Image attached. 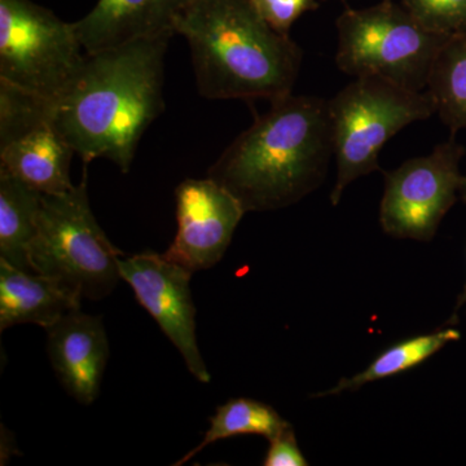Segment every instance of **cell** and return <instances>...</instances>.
<instances>
[{
    "mask_svg": "<svg viewBox=\"0 0 466 466\" xmlns=\"http://www.w3.org/2000/svg\"><path fill=\"white\" fill-rule=\"evenodd\" d=\"M426 87L441 121L452 130L466 128V33L451 35L441 46Z\"/></svg>",
    "mask_w": 466,
    "mask_h": 466,
    "instance_id": "17",
    "label": "cell"
},
{
    "mask_svg": "<svg viewBox=\"0 0 466 466\" xmlns=\"http://www.w3.org/2000/svg\"><path fill=\"white\" fill-rule=\"evenodd\" d=\"M337 177L330 202L336 207L350 184L381 170L379 155L406 126L437 112L429 91H413L379 76H359L328 100Z\"/></svg>",
    "mask_w": 466,
    "mask_h": 466,
    "instance_id": "5",
    "label": "cell"
},
{
    "mask_svg": "<svg viewBox=\"0 0 466 466\" xmlns=\"http://www.w3.org/2000/svg\"><path fill=\"white\" fill-rule=\"evenodd\" d=\"M191 0H99L73 24L87 55L142 39L175 34V21Z\"/></svg>",
    "mask_w": 466,
    "mask_h": 466,
    "instance_id": "12",
    "label": "cell"
},
{
    "mask_svg": "<svg viewBox=\"0 0 466 466\" xmlns=\"http://www.w3.org/2000/svg\"><path fill=\"white\" fill-rule=\"evenodd\" d=\"M290 424L276 412V410L262 401L238 398L217 408L216 415L210 419V428L198 446L189 451L175 466L186 464L208 444L236 437V435L257 434L272 441L283 433Z\"/></svg>",
    "mask_w": 466,
    "mask_h": 466,
    "instance_id": "18",
    "label": "cell"
},
{
    "mask_svg": "<svg viewBox=\"0 0 466 466\" xmlns=\"http://www.w3.org/2000/svg\"><path fill=\"white\" fill-rule=\"evenodd\" d=\"M465 305H466V283H465L464 290H462V293L460 294L459 302H458V306H456V309H460V308H461V306H465Z\"/></svg>",
    "mask_w": 466,
    "mask_h": 466,
    "instance_id": "23",
    "label": "cell"
},
{
    "mask_svg": "<svg viewBox=\"0 0 466 466\" xmlns=\"http://www.w3.org/2000/svg\"><path fill=\"white\" fill-rule=\"evenodd\" d=\"M337 34L336 64L345 75L379 76L413 91L428 86L435 57L451 36L426 29L390 0L345 9Z\"/></svg>",
    "mask_w": 466,
    "mask_h": 466,
    "instance_id": "6",
    "label": "cell"
},
{
    "mask_svg": "<svg viewBox=\"0 0 466 466\" xmlns=\"http://www.w3.org/2000/svg\"><path fill=\"white\" fill-rule=\"evenodd\" d=\"M175 198L177 232L164 256L191 272L218 265L247 213L240 201L208 177L184 180Z\"/></svg>",
    "mask_w": 466,
    "mask_h": 466,
    "instance_id": "10",
    "label": "cell"
},
{
    "mask_svg": "<svg viewBox=\"0 0 466 466\" xmlns=\"http://www.w3.org/2000/svg\"><path fill=\"white\" fill-rule=\"evenodd\" d=\"M207 99L275 101L293 94L302 50L260 16L253 0H191L175 21Z\"/></svg>",
    "mask_w": 466,
    "mask_h": 466,
    "instance_id": "3",
    "label": "cell"
},
{
    "mask_svg": "<svg viewBox=\"0 0 466 466\" xmlns=\"http://www.w3.org/2000/svg\"><path fill=\"white\" fill-rule=\"evenodd\" d=\"M171 35L87 55L81 75L55 103L52 125L86 165L106 158L130 171L137 144L164 112L165 55Z\"/></svg>",
    "mask_w": 466,
    "mask_h": 466,
    "instance_id": "1",
    "label": "cell"
},
{
    "mask_svg": "<svg viewBox=\"0 0 466 466\" xmlns=\"http://www.w3.org/2000/svg\"><path fill=\"white\" fill-rule=\"evenodd\" d=\"M461 193H462V198H464V200L466 201V179H465L464 187H462Z\"/></svg>",
    "mask_w": 466,
    "mask_h": 466,
    "instance_id": "24",
    "label": "cell"
},
{
    "mask_svg": "<svg viewBox=\"0 0 466 466\" xmlns=\"http://www.w3.org/2000/svg\"><path fill=\"white\" fill-rule=\"evenodd\" d=\"M265 466H306L308 459L303 456L297 443L296 434L291 426L285 429L274 440L269 441V449L267 451Z\"/></svg>",
    "mask_w": 466,
    "mask_h": 466,
    "instance_id": "22",
    "label": "cell"
},
{
    "mask_svg": "<svg viewBox=\"0 0 466 466\" xmlns=\"http://www.w3.org/2000/svg\"><path fill=\"white\" fill-rule=\"evenodd\" d=\"M403 7L431 32L466 33V0H401Z\"/></svg>",
    "mask_w": 466,
    "mask_h": 466,
    "instance_id": "20",
    "label": "cell"
},
{
    "mask_svg": "<svg viewBox=\"0 0 466 466\" xmlns=\"http://www.w3.org/2000/svg\"><path fill=\"white\" fill-rule=\"evenodd\" d=\"M122 251L106 238L91 210L87 170L61 195H43L38 228L29 249L34 272L79 299H106L118 284Z\"/></svg>",
    "mask_w": 466,
    "mask_h": 466,
    "instance_id": "4",
    "label": "cell"
},
{
    "mask_svg": "<svg viewBox=\"0 0 466 466\" xmlns=\"http://www.w3.org/2000/svg\"><path fill=\"white\" fill-rule=\"evenodd\" d=\"M462 148L452 140L428 156L408 159L385 174L380 223L392 238L431 241L456 193L464 187L460 174Z\"/></svg>",
    "mask_w": 466,
    "mask_h": 466,
    "instance_id": "8",
    "label": "cell"
},
{
    "mask_svg": "<svg viewBox=\"0 0 466 466\" xmlns=\"http://www.w3.org/2000/svg\"><path fill=\"white\" fill-rule=\"evenodd\" d=\"M122 280L130 285L137 302L157 321L182 355L198 381H211L196 339V308L193 303V272L168 260L164 254L144 251L119 260Z\"/></svg>",
    "mask_w": 466,
    "mask_h": 466,
    "instance_id": "9",
    "label": "cell"
},
{
    "mask_svg": "<svg viewBox=\"0 0 466 466\" xmlns=\"http://www.w3.org/2000/svg\"><path fill=\"white\" fill-rule=\"evenodd\" d=\"M76 150L58 134L54 125H43L20 139L0 147V170L42 195H61L75 184L70 164Z\"/></svg>",
    "mask_w": 466,
    "mask_h": 466,
    "instance_id": "14",
    "label": "cell"
},
{
    "mask_svg": "<svg viewBox=\"0 0 466 466\" xmlns=\"http://www.w3.org/2000/svg\"><path fill=\"white\" fill-rule=\"evenodd\" d=\"M54 106V101L0 78V147L52 124Z\"/></svg>",
    "mask_w": 466,
    "mask_h": 466,
    "instance_id": "19",
    "label": "cell"
},
{
    "mask_svg": "<svg viewBox=\"0 0 466 466\" xmlns=\"http://www.w3.org/2000/svg\"><path fill=\"white\" fill-rule=\"evenodd\" d=\"M86 60L73 24L32 0H0V78L56 103Z\"/></svg>",
    "mask_w": 466,
    "mask_h": 466,
    "instance_id": "7",
    "label": "cell"
},
{
    "mask_svg": "<svg viewBox=\"0 0 466 466\" xmlns=\"http://www.w3.org/2000/svg\"><path fill=\"white\" fill-rule=\"evenodd\" d=\"M47 351L58 381L79 403H94L109 359L103 319L73 309L48 327Z\"/></svg>",
    "mask_w": 466,
    "mask_h": 466,
    "instance_id": "11",
    "label": "cell"
},
{
    "mask_svg": "<svg viewBox=\"0 0 466 466\" xmlns=\"http://www.w3.org/2000/svg\"><path fill=\"white\" fill-rule=\"evenodd\" d=\"M333 157L328 100L290 94L272 101L208 177L228 189L247 213L279 210L318 189Z\"/></svg>",
    "mask_w": 466,
    "mask_h": 466,
    "instance_id": "2",
    "label": "cell"
},
{
    "mask_svg": "<svg viewBox=\"0 0 466 466\" xmlns=\"http://www.w3.org/2000/svg\"><path fill=\"white\" fill-rule=\"evenodd\" d=\"M460 336L461 334L455 328H446L434 333L404 339L381 352L366 370H361L358 375L342 379L333 389L320 392L317 397H329V395L341 394L343 391L358 390L367 383L400 375L424 363L449 343L458 341Z\"/></svg>",
    "mask_w": 466,
    "mask_h": 466,
    "instance_id": "16",
    "label": "cell"
},
{
    "mask_svg": "<svg viewBox=\"0 0 466 466\" xmlns=\"http://www.w3.org/2000/svg\"><path fill=\"white\" fill-rule=\"evenodd\" d=\"M260 14L279 33L288 34L306 11L317 8L315 0H253Z\"/></svg>",
    "mask_w": 466,
    "mask_h": 466,
    "instance_id": "21",
    "label": "cell"
},
{
    "mask_svg": "<svg viewBox=\"0 0 466 466\" xmlns=\"http://www.w3.org/2000/svg\"><path fill=\"white\" fill-rule=\"evenodd\" d=\"M82 299L47 276L25 271L0 259V330L18 324L47 329Z\"/></svg>",
    "mask_w": 466,
    "mask_h": 466,
    "instance_id": "13",
    "label": "cell"
},
{
    "mask_svg": "<svg viewBox=\"0 0 466 466\" xmlns=\"http://www.w3.org/2000/svg\"><path fill=\"white\" fill-rule=\"evenodd\" d=\"M43 195L0 170V259L25 271L30 265V245L38 228Z\"/></svg>",
    "mask_w": 466,
    "mask_h": 466,
    "instance_id": "15",
    "label": "cell"
}]
</instances>
